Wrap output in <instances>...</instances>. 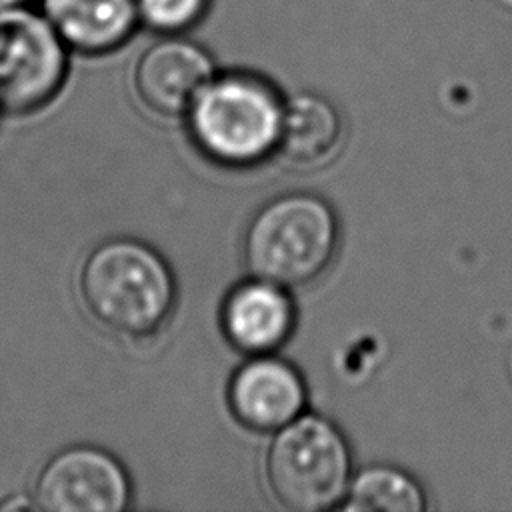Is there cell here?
<instances>
[{
  "label": "cell",
  "instance_id": "1",
  "mask_svg": "<svg viewBox=\"0 0 512 512\" xmlns=\"http://www.w3.org/2000/svg\"><path fill=\"white\" fill-rule=\"evenodd\" d=\"M80 296L90 316L120 336L156 332L174 306V278L166 262L136 240L100 244L80 272Z\"/></svg>",
  "mask_w": 512,
  "mask_h": 512
},
{
  "label": "cell",
  "instance_id": "2",
  "mask_svg": "<svg viewBox=\"0 0 512 512\" xmlns=\"http://www.w3.org/2000/svg\"><path fill=\"white\" fill-rule=\"evenodd\" d=\"M338 222L326 200L294 192L264 204L248 224L244 260L254 278L298 288L314 282L332 262Z\"/></svg>",
  "mask_w": 512,
  "mask_h": 512
},
{
  "label": "cell",
  "instance_id": "3",
  "mask_svg": "<svg viewBox=\"0 0 512 512\" xmlns=\"http://www.w3.org/2000/svg\"><path fill=\"white\" fill-rule=\"evenodd\" d=\"M282 100L274 86L250 72H226L196 96L188 124L198 148L228 166H248L278 144Z\"/></svg>",
  "mask_w": 512,
  "mask_h": 512
},
{
  "label": "cell",
  "instance_id": "4",
  "mask_svg": "<svg viewBox=\"0 0 512 512\" xmlns=\"http://www.w3.org/2000/svg\"><path fill=\"white\" fill-rule=\"evenodd\" d=\"M266 480L288 510L320 512L338 506L350 486V450L342 432L314 414L294 418L268 448Z\"/></svg>",
  "mask_w": 512,
  "mask_h": 512
},
{
  "label": "cell",
  "instance_id": "5",
  "mask_svg": "<svg viewBox=\"0 0 512 512\" xmlns=\"http://www.w3.org/2000/svg\"><path fill=\"white\" fill-rule=\"evenodd\" d=\"M64 76V42L46 16L18 6L0 10V112L44 106Z\"/></svg>",
  "mask_w": 512,
  "mask_h": 512
},
{
  "label": "cell",
  "instance_id": "6",
  "mask_svg": "<svg viewBox=\"0 0 512 512\" xmlns=\"http://www.w3.org/2000/svg\"><path fill=\"white\" fill-rule=\"evenodd\" d=\"M128 500L122 464L94 446L58 452L36 480V506L46 512H120Z\"/></svg>",
  "mask_w": 512,
  "mask_h": 512
},
{
  "label": "cell",
  "instance_id": "7",
  "mask_svg": "<svg viewBox=\"0 0 512 512\" xmlns=\"http://www.w3.org/2000/svg\"><path fill=\"white\" fill-rule=\"evenodd\" d=\"M208 52L182 36H164L148 46L134 68V88L146 108L162 116H180L212 80Z\"/></svg>",
  "mask_w": 512,
  "mask_h": 512
},
{
  "label": "cell",
  "instance_id": "8",
  "mask_svg": "<svg viewBox=\"0 0 512 512\" xmlns=\"http://www.w3.org/2000/svg\"><path fill=\"white\" fill-rule=\"evenodd\" d=\"M228 402L244 426L258 432H272L300 416L306 402V388L292 364L258 354L234 372Z\"/></svg>",
  "mask_w": 512,
  "mask_h": 512
},
{
  "label": "cell",
  "instance_id": "9",
  "mask_svg": "<svg viewBox=\"0 0 512 512\" xmlns=\"http://www.w3.org/2000/svg\"><path fill=\"white\" fill-rule=\"evenodd\" d=\"M222 328L242 352L268 354L294 328V306L278 284L254 278L236 286L222 306Z\"/></svg>",
  "mask_w": 512,
  "mask_h": 512
},
{
  "label": "cell",
  "instance_id": "10",
  "mask_svg": "<svg viewBox=\"0 0 512 512\" xmlns=\"http://www.w3.org/2000/svg\"><path fill=\"white\" fill-rule=\"evenodd\" d=\"M42 8L62 42L86 54L120 48L140 24L136 0H42Z\"/></svg>",
  "mask_w": 512,
  "mask_h": 512
},
{
  "label": "cell",
  "instance_id": "11",
  "mask_svg": "<svg viewBox=\"0 0 512 512\" xmlns=\"http://www.w3.org/2000/svg\"><path fill=\"white\" fill-rule=\"evenodd\" d=\"M338 110L318 94H298L282 108L276 148L298 166L324 164L340 146Z\"/></svg>",
  "mask_w": 512,
  "mask_h": 512
},
{
  "label": "cell",
  "instance_id": "12",
  "mask_svg": "<svg viewBox=\"0 0 512 512\" xmlns=\"http://www.w3.org/2000/svg\"><path fill=\"white\" fill-rule=\"evenodd\" d=\"M344 510L420 512L424 494L406 472L392 466L364 468L348 486Z\"/></svg>",
  "mask_w": 512,
  "mask_h": 512
},
{
  "label": "cell",
  "instance_id": "13",
  "mask_svg": "<svg viewBox=\"0 0 512 512\" xmlns=\"http://www.w3.org/2000/svg\"><path fill=\"white\" fill-rule=\"evenodd\" d=\"M212 0H136L144 26L164 36H180L206 16Z\"/></svg>",
  "mask_w": 512,
  "mask_h": 512
},
{
  "label": "cell",
  "instance_id": "14",
  "mask_svg": "<svg viewBox=\"0 0 512 512\" xmlns=\"http://www.w3.org/2000/svg\"><path fill=\"white\" fill-rule=\"evenodd\" d=\"M22 0H0V10L4 8H12V6H18Z\"/></svg>",
  "mask_w": 512,
  "mask_h": 512
}]
</instances>
